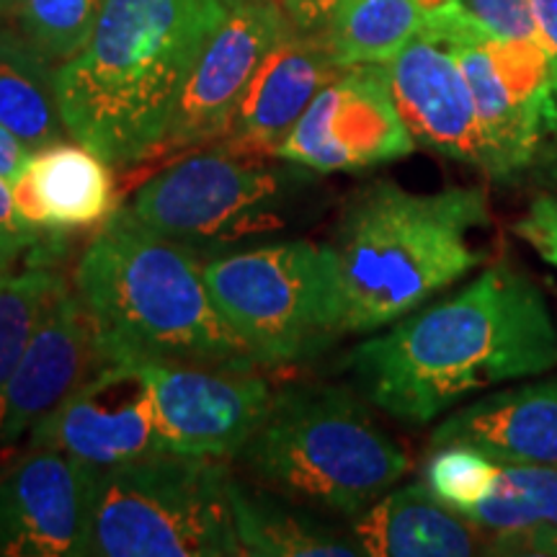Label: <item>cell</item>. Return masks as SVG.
Returning a JSON list of instances; mask_svg holds the SVG:
<instances>
[{
	"instance_id": "2e32d148",
	"label": "cell",
	"mask_w": 557,
	"mask_h": 557,
	"mask_svg": "<svg viewBox=\"0 0 557 557\" xmlns=\"http://www.w3.org/2000/svg\"><path fill=\"white\" fill-rule=\"evenodd\" d=\"M103 364L109 357L96 318L65 289L45 312L13 372L0 447H13Z\"/></svg>"
},
{
	"instance_id": "f546056e",
	"label": "cell",
	"mask_w": 557,
	"mask_h": 557,
	"mask_svg": "<svg viewBox=\"0 0 557 557\" xmlns=\"http://www.w3.org/2000/svg\"><path fill=\"white\" fill-rule=\"evenodd\" d=\"M491 555H534V557H557V527L527 529V532L496 534L491 545Z\"/></svg>"
},
{
	"instance_id": "1f68e13d",
	"label": "cell",
	"mask_w": 557,
	"mask_h": 557,
	"mask_svg": "<svg viewBox=\"0 0 557 557\" xmlns=\"http://www.w3.org/2000/svg\"><path fill=\"white\" fill-rule=\"evenodd\" d=\"M32 152L34 150L29 145L21 143L9 127L0 124V176L13 184L18 178V173L24 171V165L29 163Z\"/></svg>"
},
{
	"instance_id": "8992f818",
	"label": "cell",
	"mask_w": 557,
	"mask_h": 557,
	"mask_svg": "<svg viewBox=\"0 0 557 557\" xmlns=\"http://www.w3.org/2000/svg\"><path fill=\"white\" fill-rule=\"evenodd\" d=\"M230 480L220 459L169 451H150L99 470L90 487L78 555H246L235 529Z\"/></svg>"
},
{
	"instance_id": "44dd1931",
	"label": "cell",
	"mask_w": 557,
	"mask_h": 557,
	"mask_svg": "<svg viewBox=\"0 0 557 557\" xmlns=\"http://www.w3.org/2000/svg\"><path fill=\"white\" fill-rule=\"evenodd\" d=\"M0 124L32 150L67 135L54 88L52 60H47L21 32L0 18Z\"/></svg>"
},
{
	"instance_id": "4316f807",
	"label": "cell",
	"mask_w": 557,
	"mask_h": 557,
	"mask_svg": "<svg viewBox=\"0 0 557 557\" xmlns=\"http://www.w3.org/2000/svg\"><path fill=\"white\" fill-rule=\"evenodd\" d=\"M498 472L500 465L483 451L465 444H447L436 447L434 457L429 459L426 487L442 504L465 513L491 496Z\"/></svg>"
},
{
	"instance_id": "6da1fadb",
	"label": "cell",
	"mask_w": 557,
	"mask_h": 557,
	"mask_svg": "<svg viewBox=\"0 0 557 557\" xmlns=\"http://www.w3.org/2000/svg\"><path fill=\"white\" fill-rule=\"evenodd\" d=\"M369 403L426 426L478 389L557 367V325L532 278L496 263L346 357Z\"/></svg>"
},
{
	"instance_id": "ba28073f",
	"label": "cell",
	"mask_w": 557,
	"mask_h": 557,
	"mask_svg": "<svg viewBox=\"0 0 557 557\" xmlns=\"http://www.w3.org/2000/svg\"><path fill=\"white\" fill-rule=\"evenodd\" d=\"M230 145L181 158L152 176L122 214L181 246L220 248L287 225L305 165Z\"/></svg>"
},
{
	"instance_id": "4fadbf2b",
	"label": "cell",
	"mask_w": 557,
	"mask_h": 557,
	"mask_svg": "<svg viewBox=\"0 0 557 557\" xmlns=\"http://www.w3.org/2000/svg\"><path fill=\"white\" fill-rule=\"evenodd\" d=\"M32 449H58L107 470L156 451V400L139 359H111L32 429Z\"/></svg>"
},
{
	"instance_id": "d6a6232c",
	"label": "cell",
	"mask_w": 557,
	"mask_h": 557,
	"mask_svg": "<svg viewBox=\"0 0 557 557\" xmlns=\"http://www.w3.org/2000/svg\"><path fill=\"white\" fill-rule=\"evenodd\" d=\"M534 5V18L540 26V39L545 47L549 62L555 67L557 78V0H532Z\"/></svg>"
},
{
	"instance_id": "f1b7e54d",
	"label": "cell",
	"mask_w": 557,
	"mask_h": 557,
	"mask_svg": "<svg viewBox=\"0 0 557 557\" xmlns=\"http://www.w3.org/2000/svg\"><path fill=\"white\" fill-rule=\"evenodd\" d=\"M513 233L529 243L542 261L557 269V199L534 197L527 214L513 225Z\"/></svg>"
},
{
	"instance_id": "9c48e42d",
	"label": "cell",
	"mask_w": 557,
	"mask_h": 557,
	"mask_svg": "<svg viewBox=\"0 0 557 557\" xmlns=\"http://www.w3.org/2000/svg\"><path fill=\"white\" fill-rule=\"evenodd\" d=\"M421 32L449 47L468 81L487 156L485 176L513 181L532 171L557 137V78L545 47L493 37L462 0L431 9Z\"/></svg>"
},
{
	"instance_id": "7c38bea8",
	"label": "cell",
	"mask_w": 557,
	"mask_h": 557,
	"mask_svg": "<svg viewBox=\"0 0 557 557\" xmlns=\"http://www.w3.org/2000/svg\"><path fill=\"white\" fill-rule=\"evenodd\" d=\"M287 29L271 0H243L230 9L186 78L158 150L181 152L225 139L250 81Z\"/></svg>"
},
{
	"instance_id": "30bf717a",
	"label": "cell",
	"mask_w": 557,
	"mask_h": 557,
	"mask_svg": "<svg viewBox=\"0 0 557 557\" xmlns=\"http://www.w3.org/2000/svg\"><path fill=\"white\" fill-rule=\"evenodd\" d=\"M156 400V451L230 457L267 421L274 393L253 369L139 359Z\"/></svg>"
},
{
	"instance_id": "7402d4cb",
	"label": "cell",
	"mask_w": 557,
	"mask_h": 557,
	"mask_svg": "<svg viewBox=\"0 0 557 557\" xmlns=\"http://www.w3.org/2000/svg\"><path fill=\"white\" fill-rule=\"evenodd\" d=\"M438 3L444 0H336L325 29L333 60L341 67L387 65Z\"/></svg>"
},
{
	"instance_id": "4dcf8cb0",
	"label": "cell",
	"mask_w": 557,
	"mask_h": 557,
	"mask_svg": "<svg viewBox=\"0 0 557 557\" xmlns=\"http://www.w3.org/2000/svg\"><path fill=\"white\" fill-rule=\"evenodd\" d=\"M50 230H37V233H16V230H9L0 225V276L9 274L13 263L18 261L21 253L26 250H34L41 240L50 238Z\"/></svg>"
},
{
	"instance_id": "8fae6325",
	"label": "cell",
	"mask_w": 557,
	"mask_h": 557,
	"mask_svg": "<svg viewBox=\"0 0 557 557\" xmlns=\"http://www.w3.org/2000/svg\"><path fill=\"white\" fill-rule=\"evenodd\" d=\"M413 150L416 139L395 107L385 65H354L320 90L274 156L333 173L367 171Z\"/></svg>"
},
{
	"instance_id": "d4e9b609",
	"label": "cell",
	"mask_w": 557,
	"mask_h": 557,
	"mask_svg": "<svg viewBox=\"0 0 557 557\" xmlns=\"http://www.w3.org/2000/svg\"><path fill=\"white\" fill-rule=\"evenodd\" d=\"M65 289V278L45 263H32L21 274L9 271L0 276V429H3L13 372L45 312Z\"/></svg>"
},
{
	"instance_id": "ffe728a7",
	"label": "cell",
	"mask_w": 557,
	"mask_h": 557,
	"mask_svg": "<svg viewBox=\"0 0 557 557\" xmlns=\"http://www.w3.org/2000/svg\"><path fill=\"white\" fill-rule=\"evenodd\" d=\"M351 540L372 557H468L478 553L472 521L442 504L429 487L385 493L354 517Z\"/></svg>"
},
{
	"instance_id": "9a60e30c",
	"label": "cell",
	"mask_w": 557,
	"mask_h": 557,
	"mask_svg": "<svg viewBox=\"0 0 557 557\" xmlns=\"http://www.w3.org/2000/svg\"><path fill=\"white\" fill-rule=\"evenodd\" d=\"M395 107L416 145L487 171L475 101L455 54L442 39L418 34L385 65Z\"/></svg>"
},
{
	"instance_id": "7a4b0ae2",
	"label": "cell",
	"mask_w": 557,
	"mask_h": 557,
	"mask_svg": "<svg viewBox=\"0 0 557 557\" xmlns=\"http://www.w3.org/2000/svg\"><path fill=\"white\" fill-rule=\"evenodd\" d=\"M225 16L222 0H103L88 45L54 70L67 135L114 169L152 156Z\"/></svg>"
},
{
	"instance_id": "5bb4252c",
	"label": "cell",
	"mask_w": 557,
	"mask_h": 557,
	"mask_svg": "<svg viewBox=\"0 0 557 557\" xmlns=\"http://www.w3.org/2000/svg\"><path fill=\"white\" fill-rule=\"evenodd\" d=\"M94 468L58 449H32L0 478V557L78 555Z\"/></svg>"
},
{
	"instance_id": "d6986e66",
	"label": "cell",
	"mask_w": 557,
	"mask_h": 557,
	"mask_svg": "<svg viewBox=\"0 0 557 557\" xmlns=\"http://www.w3.org/2000/svg\"><path fill=\"white\" fill-rule=\"evenodd\" d=\"M11 186L21 218L50 233L99 225L116 209L109 163L78 139L34 150Z\"/></svg>"
},
{
	"instance_id": "cb8c5ba5",
	"label": "cell",
	"mask_w": 557,
	"mask_h": 557,
	"mask_svg": "<svg viewBox=\"0 0 557 557\" xmlns=\"http://www.w3.org/2000/svg\"><path fill=\"white\" fill-rule=\"evenodd\" d=\"M493 534L557 527V468L500 465L491 496L462 513Z\"/></svg>"
},
{
	"instance_id": "5b68a950",
	"label": "cell",
	"mask_w": 557,
	"mask_h": 557,
	"mask_svg": "<svg viewBox=\"0 0 557 557\" xmlns=\"http://www.w3.org/2000/svg\"><path fill=\"white\" fill-rule=\"evenodd\" d=\"M238 455L284 498L359 517L410 462L344 387H287Z\"/></svg>"
},
{
	"instance_id": "277c9868",
	"label": "cell",
	"mask_w": 557,
	"mask_h": 557,
	"mask_svg": "<svg viewBox=\"0 0 557 557\" xmlns=\"http://www.w3.org/2000/svg\"><path fill=\"white\" fill-rule=\"evenodd\" d=\"M75 289L96 318L109 361L261 367L209 295L197 250L156 235L127 214H111L83 250Z\"/></svg>"
},
{
	"instance_id": "484cf974",
	"label": "cell",
	"mask_w": 557,
	"mask_h": 557,
	"mask_svg": "<svg viewBox=\"0 0 557 557\" xmlns=\"http://www.w3.org/2000/svg\"><path fill=\"white\" fill-rule=\"evenodd\" d=\"M103 0H21L18 32L47 60L65 62L88 45Z\"/></svg>"
},
{
	"instance_id": "836d02e7",
	"label": "cell",
	"mask_w": 557,
	"mask_h": 557,
	"mask_svg": "<svg viewBox=\"0 0 557 557\" xmlns=\"http://www.w3.org/2000/svg\"><path fill=\"white\" fill-rule=\"evenodd\" d=\"M0 225L16 230V233H37L39 227H34L18 214L16 201H13V186L11 181L0 176Z\"/></svg>"
},
{
	"instance_id": "3957f363",
	"label": "cell",
	"mask_w": 557,
	"mask_h": 557,
	"mask_svg": "<svg viewBox=\"0 0 557 557\" xmlns=\"http://www.w3.org/2000/svg\"><path fill=\"white\" fill-rule=\"evenodd\" d=\"M480 186L434 194L393 181L348 199L329 243L338 263L346 331L372 333L398 323L485 259L478 235L491 227Z\"/></svg>"
},
{
	"instance_id": "e0dca14e",
	"label": "cell",
	"mask_w": 557,
	"mask_h": 557,
	"mask_svg": "<svg viewBox=\"0 0 557 557\" xmlns=\"http://www.w3.org/2000/svg\"><path fill=\"white\" fill-rule=\"evenodd\" d=\"M344 70L333 60L325 34L287 29L250 81L233 129L222 143L235 150L274 156L312 99Z\"/></svg>"
},
{
	"instance_id": "e575fe53",
	"label": "cell",
	"mask_w": 557,
	"mask_h": 557,
	"mask_svg": "<svg viewBox=\"0 0 557 557\" xmlns=\"http://www.w3.org/2000/svg\"><path fill=\"white\" fill-rule=\"evenodd\" d=\"M18 3H21V0H0V18L13 16V13H16V9H18Z\"/></svg>"
},
{
	"instance_id": "52a82bcc",
	"label": "cell",
	"mask_w": 557,
	"mask_h": 557,
	"mask_svg": "<svg viewBox=\"0 0 557 557\" xmlns=\"http://www.w3.org/2000/svg\"><path fill=\"white\" fill-rule=\"evenodd\" d=\"M205 282L261 367L305 361L348 333L331 246L284 240L240 250L209 261Z\"/></svg>"
},
{
	"instance_id": "603a6c76",
	"label": "cell",
	"mask_w": 557,
	"mask_h": 557,
	"mask_svg": "<svg viewBox=\"0 0 557 557\" xmlns=\"http://www.w3.org/2000/svg\"><path fill=\"white\" fill-rule=\"evenodd\" d=\"M235 529L246 555L261 557H357L354 540H341L302 513L289 511L267 493L230 480Z\"/></svg>"
},
{
	"instance_id": "d590c367",
	"label": "cell",
	"mask_w": 557,
	"mask_h": 557,
	"mask_svg": "<svg viewBox=\"0 0 557 557\" xmlns=\"http://www.w3.org/2000/svg\"><path fill=\"white\" fill-rule=\"evenodd\" d=\"M222 3H225V9L230 11V9H235V5H240L243 0H222Z\"/></svg>"
},
{
	"instance_id": "83f0119b",
	"label": "cell",
	"mask_w": 557,
	"mask_h": 557,
	"mask_svg": "<svg viewBox=\"0 0 557 557\" xmlns=\"http://www.w3.org/2000/svg\"><path fill=\"white\" fill-rule=\"evenodd\" d=\"M462 5L493 37L542 45L532 0H462Z\"/></svg>"
},
{
	"instance_id": "ac0fdd59",
	"label": "cell",
	"mask_w": 557,
	"mask_h": 557,
	"mask_svg": "<svg viewBox=\"0 0 557 557\" xmlns=\"http://www.w3.org/2000/svg\"><path fill=\"white\" fill-rule=\"evenodd\" d=\"M431 444H465L498 465L557 468V380L500 389L455 410Z\"/></svg>"
}]
</instances>
